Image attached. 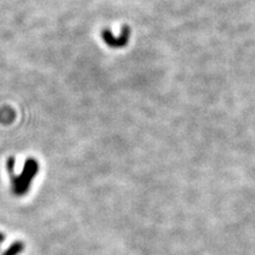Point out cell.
<instances>
[{"mask_svg": "<svg viewBox=\"0 0 255 255\" xmlns=\"http://www.w3.org/2000/svg\"><path fill=\"white\" fill-rule=\"evenodd\" d=\"M38 171H39V163L37 162V159L34 158H27L25 162L24 169L21 171L20 175L12 176V190L14 191V194L17 195H23L26 193L30 188V184L32 182V178L36 176Z\"/></svg>", "mask_w": 255, "mask_h": 255, "instance_id": "cell-1", "label": "cell"}, {"mask_svg": "<svg viewBox=\"0 0 255 255\" xmlns=\"http://www.w3.org/2000/svg\"><path fill=\"white\" fill-rule=\"evenodd\" d=\"M128 36H129V30H128V27H124V30L122 31V34H121L120 38L114 37L109 30H105L102 32L103 40L108 44V45L113 47L123 46L128 41Z\"/></svg>", "mask_w": 255, "mask_h": 255, "instance_id": "cell-2", "label": "cell"}]
</instances>
